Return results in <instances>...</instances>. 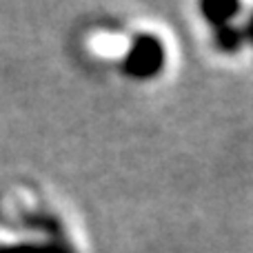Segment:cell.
I'll use <instances>...</instances> for the list:
<instances>
[{
	"instance_id": "cell-4",
	"label": "cell",
	"mask_w": 253,
	"mask_h": 253,
	"mask_svg": "<svg viewBox=\"0 0 253 253\" xmlns=\"http://www.w3.org/2000/svg\"><path fill=\"white\" fill-rule=\"evenodd\" d=\"M0 253H74V251H71V247L65 245H51V247L20 245V247H4V249H0Z\"/></svg>"
},
{
	"instance_id": "cell-3",
	"label": "cell",
	"mask_w": 253,
	"mask_h": 253,
	"mask_svg": "<svg viewBox=\"0 0 253 253\" xmlns=\"http://www.w3.org/2000/svg\"><path fill=\"white\" fill-rule=\"evenodd\" d=\"M211 44H213V49L220 51L222 56H236V53H240L247 44L242 27L231 22V25L213 29V34H211Z\"/></svg>"
},
{
	"instance_id": "cell-1",
	"label": "cell",
	"mask_w": 253,
	"mask_h": 253,
	"mask_svg": "<svg viewBox=\"0 0 253 253\" xmlns=\"http://www.w3.org/2000/svg\"><path fill=\"white\" fill-rule=\"evenodd\" d=\"M167 65V47L156 34H135L126 47L120 71L131 80L147 83L162 74Z\"/></svg>"
},
{
	"instance_id": "cell-5",
	"label": "cell",
	"mask_w": 253,
	"mask_h": 253,
	"mask_svg": "<svg viewBox=\"0 0 253 253\" xmlns=\"http://www.w3.org/2000/svg\"><path fill=\"white\" fill-rule=\"evenodd\" d=\"M242 34H245V42L253 47V11H249L245 25H242Z\"/></svg>"
},
{
	"instance_id": "cell-2",
	"label": "cell",
	"mask_w": 253,
	"mask_h": 253,
	"mask_svg": "<svg viewBox=\"0 0 253 253\" xmlns=\"http://www.w3.org/2000/svg\"><path fill=\"white\" fill-rule=\"evenodd\" d=\"M200 16L211 29L231 25L242 11V4L238 2H227V0H205L200 2Z\"/></svg>"
}]
</instances>
